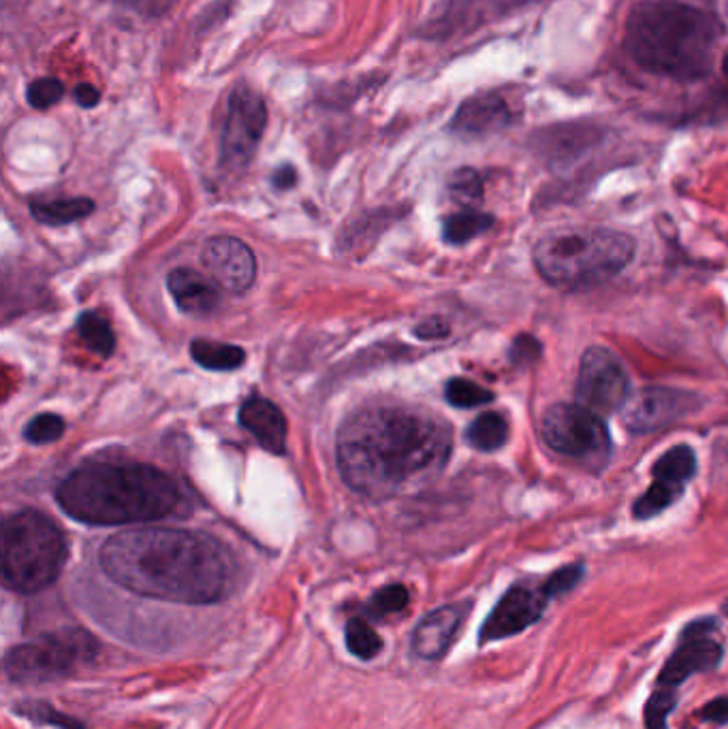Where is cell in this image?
Wrapping results in <instances>:
<instances>
[{"label": "cell", "instance_id": "6da1fadb", "mask_svg": "<svg viewBox=\"0 0 728 729\" xmlns=\"http://www.w3.org/2000/svg\"><path fill=\"white\" fill-rule=\"evenodd\" d=\"M451 446V429L432 414L399 406L372 408L340 429L337 468L353 490L389 499L436 476Z\"/></svg>", "mask_w": 728, "mask_h": 729}, {"label": "cell", "instance_id": "7a4b0ae2", "mask_svg": "<svg viewBox=\"0 0 728 729\" xmlns=\"http://www.w3.org/2000/svg\"><path fill=\"white\" fill-rule=\"evenodd\" d=\"M101 567L139 598L207 606L229 591V563L209 538L169 527L127 529L105 540Z\"/></svg>", "mask_w": 728, "mask_h": 729}, {"label": "cell", "instance_id": "3957f363", "mask_svg": "<svg viewBox=\"0 0 728 729\" xmlns=\"http://www.w3.org/2000/svg\"><path fill=\"white\" fill-rule=\"evenodd\" d=\"M59 506L86 525H131L165 519L182 501L165 472L141 463H90L63 481Z\"/></svg>", "mask_w": 728, "mask_h": 729}, {"label": "cell", "instance_id": "277c9868", "mask_svg": "<svg viewBox=\"0 0 728 729\" xmlns=\"http://www.w3.org/2000/svg\"><path fill=\"white\" fill-rule=\"evenodd\" d=\"M720 39L718 20L677 0H646L626 24V48L646 71L675 81H694L712 71Z\"/></svg>", "mask_w": 728, "mask_h": 729}, {"label": "cell", "instance_id": "5b68a950", "mask_svg": "<svg viewBox=\"0 0 728 729\" xmlns=\"http://www.w3.org/2000/svg\"><path fill=\"white\" fill-rule=\"evenodd\" d=\"M637 243L615 229L566 227L545 233L534 245L538 276L558 291H586L628 267Z\"/></svg>", "mask_w": 728, "mask_h": 729}, {"label": "cell", "instance_id": "8992f818", "mask_svg": "<svg viewBox=\"0 0 728 729\" xmlns=\"http://www.w3.org/2000/svg\"><path fill=\"white\" fill-rule=\"evenodd\" d=\"M68 547L63 529L37 510H20L2 525V583L17 593H39L56 583Z\"/></svg>", "mask_w": 728, "mask_h": 729}, {"label": "cell", "instance_id": "52a82bcc", "mask_svg": "<svg viewBox=\"0 0 728 729\" xmlns=\"http://www.w3.org/2000/svg\"><path fill=\"white\" fill-rule=\"evenodd\" d=\"M97 653L99 644L88 631L61 629L11 649L4 657V674L22 685L52 682L84 668Z\"/></svg>", "mask_w": 728, "mask_h": 729}, {"label": "cell", "instance_id": "ba28073f", "mask_svg": "<svg viewBox=\"0 0 728 729\" xmlns=\"http://www.w3.org/2000/svg\"><path fill=\"white\" fill-rule=\"evenodd\" d=\"M540 439L558 455L577 461H602L611 439L600 414L579 404L549 406L538 423Z\"/></svg>", "mask_w": 728, "mask_h": 729}, {"label": "cell", "instance_id": "9c48e42d", "mask_svg": "<svg viewBox=\"0 0 728 729\" xmlns=\"http://www.w3.org/2000/svg\"><path fill=\"white\" fill-rule=\"evenodd\" d=\"M628 397L630 378L620 357L604 346L588 348L579 363L575 404L602 417L620 412Z\"/></svg>", "mask_w": 728, "mask_h": 729}, {"label": "cell", "instance_id": "30bf717a", "mask_svg": "<svg viewBox=\"0 0 728 729\" xmlns=\"http://www.w3.org/2000/svg\"><path fill=\"white\" fill-rule=\"evenodd\" d=\"M716 629L718 621L714 616H701L688 623L659 672L656 687L677 691L690 676L718 668L725 660V647L716 640Z\"/></svg>", "mask_w": 728, "mask_h": 729}, {"label": "cell", "instance_id": "8fae6325", "mask_svg": "<svg viewBox=\"0 0 728 729\" xmlns=\"http://www.w3.org/2000/svg\"><path fill=\"white\" fill-rule=\"evenodd\" d=\"M699 408L701 399L694 393L668 386H646L633 393L620 412L628 431L648 435L675 425Z\"/></svg>", "mask_w": 728, "mask_h": 729}, {"label": "cell", "instance_id": "7c38bea8", "mask_svg": "<svg viewBox=\"0 0 728 729\" xmlns=\"http://www.w3.org/2000/svg\"><path fill=\"white\" fill-rule=\"evenodd\" d=\"M264 99L251 88H238L229 101V114L222 132V161L227 167L242 169L251 163L264 135Z\"/></svg>", "mask_w": 728, "mask_h": 729}, {"label": "cell", "instance_id": "4fadbf2b", "mask_svg": "<svg viewBox=\"0 0 728 729\" xmlns=\"http://www.w3.org/2000/svg\"><path fill=\"white\" fill-rule=\"evenodd\" d=\"M549 600L551 598L547 596L542 583L538 587L526 583L513 585L481 625L478 644L487 647L491 642H500L526 631L540 621Z\"/></svg>", "mask_w": 728, "mask_h": 729}, {"label": "cell", "instance_id": "5bb4252c", "mask_svg": "<svg viewBox=\"0 0 728 729\" xmlns=\"http://www.w3.org/2000/svg\"><path fill=\"white\" fill-rule=\"evenodd\" d=\"M203 265L209 278L229 293H246L257 278L253 250L235 238H212L203 247Z\"/></svg>", "mask_w": 728, "mask_h": 729}, {"label": "cell", "instance_id": "9a60e30c", "mask_svg": "<svg viewBox=\"0 0 728 729\" xmlns=\"http://www.w3.org/2000/svg\"><path fill=\"white\" fill-rule=\"evenodd\" d=\"M465 614V604H449L430 612L412 631V653L425 662L443 660L456 642Z\"/></svg>", "mask_w": 728, "mask_h": 729}, {"label": "cell", "instance_id": "2e32d148", "mask_svg": "<svg viewBox=\"0 0 728 729\" xmlns=\"http://www.w3.org/2000/svg\"><path fill=\"white\" fill-rule=\"evenodd\" d=\"M240 425L271 455H284L286 450V421L278 406L264 397H251L240 408Z\"/></svg>", "mask_w": 728, "mask_h": 729}, {"label": "cell", "instance_id": "e0dca14e", "mask_svg": "<svg viewBox=\"0 0 728 729\" xmlns=\"http://www.w3.org/2000/svg\"><path fill=\"white\" fill-rule=\"evenodd\" d=\"M167 286L176 305L187 314H209L220 304L218 284L195 269H174L167 278Z\"/></svg>", "mask_w": 728, "mask_h": 729}, {"label": "cell", "instance_id": "ac0fdd59", "mask_svg": "<svg viewBox=\"0 0 728 729\" xmlns=\"http://www.w3.org/2000/svg\"><path fill=\"white\" fill-rule=\"evenodd\" d=\"M507 107L500 99H474L463 105L456 118V130L463 135H485L507 124Z\"/></svg>", "mask_w": 728, "mask_h": 729}, {"label": "cell", "instance_id": "d6986e66", "mask_svg": "<svg viewBox=\"0 0 728 729\" xmlns=\"http://www.w3.org/2000/svg\"><path fill=\"white\" fill-rule=\"evenodd\" d=\"M92 209H94V203L90 199H84V196L35 201L30 205L33 218H37L43 225H52V227H63V225L77 222V220L90 216Z\"/></svg>", "mask_w": 728, "mask_h": 729}, {"label": "cell", "instance_id": "ffe728a7", "mask_svg": "<svg viewBox=\"0 0 728 729\" xmlns=\"http://www.w3.org/2000/svg\"><path fill=\"white\" fill-rule=\"evenodd\" d=\"M465 439L472 448L481 452H494L507 444L509 423L498 412H485L476 417L465 429Z\"/></svg>", "mask_w": 728, "mask_h": 729}, {"label": "cell", "instance_id": "44dd1931", "mask_svg": "<svg viewBox=\"0 0 728 729\" xmlns=\"http://www.w3.org/2000/svg\"><path fill=\"white\" fill-rule=\"evenodd\" d=\"M694 472H697V455L686 444L668 448L654 463V470H652L654 481L684 486L694 476Z\"/></svg>", "mask_w": 728, "mask_h": 729}, {"label": "cell", "instance_id": "7402d4cb", "mask_svg": "<svg viewBox=\"0 0 728 729\" xmlns=\"http://www.w3.org/2000/svg\"><path fill=\"white\" fill-rule=\"evenodd\" d=\"M191 355L195 363L212 371H233L246 361V353L240 346L212 340H195L191 346Z\"/></svg>", "mask_w": 728, "mask_h": 729}, {"label": "cell", "instance_id": "603a6c76", "mask_svg": "<svg viewBox=\"0 0 728 729\" xmlns=\"http://www.w3.org/2000/svg\"><path fill=\"white\" fill-rule=\"evenodd\" d=\"M77 333L86 342L88 350H92L94 355H99L103 359L114 355L116 335H114L105 316H101L97 311H84L77 318Z\"/></svg>", "mask_w": 728, "mask_h": 729}, {"label": "cell", "instance_id": "cb8c5ba5", "mask_svg": "<svg viewBox=\"0 0 728 729\" xmlns=\"http://www.w3.org/2000/svg\"><path fill=\"white\" fill-rule=\"evenodd\" d=\"M494 225V218L476 212V209H463L454 216H449L443 225V238L445 242L460 245V243L470 242L483 233H487Z\"/></svg>", "mask_w": 728, "mask_h": 729}, {"label": "cell", "instance_id": "d4e9b609", "mask_svg": "<svg viewBox=\"0 0 728 729\" xmlns=\"http://www.w3.org/2000/svg\"><path fill=\"white\" fill-rule=\"evenodd\" d=\"M684 488H686L684 485L654 481L652 486L635 501V506H633L635 519L637 521H650V519L659 516L684 495Z\"/></svg>", "mask_w": 728, "mask_h": 729}, {"label": "cell", "instance_id": "484cf974", "mask_svg": "<svg viewBox=\"0 0 728 729\" xmlns=\"http://www.w3.org/2000/svg\"><path fill=\"white\" fill-rule=\"evenodd\" d=\"M344 638H346V649L363 660V662H370L374 660L376 655H381L383 651V638L379 636V631L363 618H350L346 623V629H344Z\"/></svg>", "mask_w": 728, "mask_h": 729}, {"label": "cell", "instance_id": "4316f807", "mask_svg": "<svg viewBox=\"0 0 728 729\" xmlns=\"http://www.w3.org/2000/svg\"><path fill=\"white\" fill-rule=\"evenodd\" d=\"M445 395H447V401L456 408H478V406H485L494 399V393L483 388L481 384L472 382V380H465V378H454L447 382V388H445Z\"/></svg>", "mask_w": 728, "mask_h": 729}, {"label": "cell", "instance_id": "83f0119b", "mask_svg": "<svg viewBox=\"0 0 728 729\" xmlns=\"http://www.w3.org/2000/svg\"><path fill=\"white\" fill-rule=\"evenodd\" d=\"M677 706V691L656 687L643 708V726L646 729H668V715Z\"/></svg>", "mask_w": 728, "mask_h": 729}, {"label": "cell", "instance_id": "f1b7e54d", "mask_svg": "<svg viewBox=\"0 0 728 729\" xmlns=\"http://www.w3.org/2000/svg\"><path fill=\"white\" fill-rule=\"evenodd\" d=\"M586 576V567L584 563H569L560 570H555L553 574H549L545 580H542V587L547 591V596L551 600L555 598H562L566 593H571Z\"/></svg>", "mask_w": 728, "mask_h": 729}, {"label": "cell", "instance_id": "f546056e", "mask_svg": "<svg viewBox=\"0 0 728 729\" xmlns=\"http://www.w3.org/2000/svg\"><path fill=\"white\" fill-rule=\"evenodd\" d=\"M65 421L59 414H39L26 425L24 437L30 444H39V446L52 444L65 435Z\"/></svg>", "mask_w": 728, "mask_h": 729}, {"label": "cell", "instance_id": "4dcf8cb0", "mask_svg": "<svg viewBox=\"0 0 728 729\" xmlns=\"http://www.w3.org/2000/svg\"><path fill=\"white\" fill-rule=\"evenodd\" d=\"M449 192H451V199L456 203H460L465 209H472V205L478 203L481 194H483L481 178L470 169H462L451 178Z\"/></svg>", "mask_w": 728, "mask_h": 729}, {"label": "cell", "instance_id": "1f68e13d", "mask_svg": "<svg viewBox=\"0 0 728 729\" xmlns=\"http://www.w3.org/2000/svg\"><path fill=\"white\" fill-rule=\"evenodd\" d=\"M408 589L404 585H389L383 587L381 591H376L370 600V612L376 616H387V614H396L401 612L404 608L408 606Z\"/></svg>", "mask_w": 728, "mask_h": 729}, {"label": "cell", "instance_id": "d6a6232c", "mask_svg": "<svg viewBox=\"0 0 728 729\" xmlns=\"http://www.w3.org/2000/svg\"><path fill=\"white\" fill-rule=\"evenodd\" d=\"M63 94H65L63 84L56 81V79H48V77L46 79H37L28 88V101L37 110H48V107L56 105Z\"/></svg>", "mask_w": 728, "mask_h": 729}, {"label": "cell", "instance_id": "836d02e7", "mask_svg": "<svg viewBox=\"0 0 728 729\" xmlns=\"http://www.w3.org/2000/svg\"><path fill=\"white\" fill-rule=\"evenodd\" d=\"M540 357V344L532 335H520L511 346V361L515 364L534 363Z\"/></svg>", "mask_w": 728, "mask_h": 729}, {"label": "cell", "instance_id": "e575fe53", "mask_svg": "<svg viewBox=\"0 0 728 729\" xmlns=\"http://www.w3.org/2000/svg\"><path fill=\"white\" fill-rule=\"evenodd\" d=\"M699 719L716 724V726H725L728 724V698L720 695L712 702H707L701 711H699Z\"/></svg>", "mask_w": 728, "mask_h": 729}, {"label": "cell", "instance_id": "d590c367", "mask_svg": "<svg viewBox=\"0 0 728 729\" xmlns=\"http://www.w3.org/2000/svg\"><path fill=\"white\" fill-rule=\"evenodd\" d=\"M26 717H33V719H39V721H48V724H54L56 728L61 729H84L79 728L75 721H71V719H65V717H59V713H54L52 708H48V706H30L26 713H24Z\"/></svg>", "mask_w": 728, "mask_h": 729}, {"label": "cell", "instance_id": "8d00e7d4", "mask_svg": "<svg viewBox=\"0 0 728 729\" xmlns=\"http://www.w3.org/2000/svg\"><path fill=\"white\" fill-rule=\"evenodd\" d=\"M447 331H449V327L438 318H432V320L417 327V335L421 340H438V337H445Z\"/></svg>", "mask_w": 728, "mask_h": 729}, {"label": "cell", "instance_id": "74e56055", "mask_svg": "<svg viewBox=\"0 0 728 729\" xmlns=\"http://www.w3.org/2000/svg\"><path fill=\"white\" fill-rule=\"evenodd\" d=\"M75 97H77L79 105H84V107H92V105H97V101H99L101 94H99L92 86H79L77 92H75Z\"/></svg>", "mask_w": 728, "mask_h": 729}, {"label": "cell", "instance_id": "f35d334b", "mask_svg": "<svg viewBox=\"0 0 728 729\" xmlns=\"http://www.w3.org/2000/svg\"><path fill=\"white\" fill-rule=\"evenodd\" d=\"M273 183H276V188H280V190L291 188V186L295 183V171H293L291 167H282V169H278L276 176H273Z\"/></svg>", "mask_w": 728, "mask_h": 729}, {"label": "cell", "instance_id": "ab89813d", "mask_svg": "<svg viewBox=\"0 0 728 729\" xmlns=\"http://www.w3.org/2000/svg\"><path fill=\"white\" fill-rule=\"evenodd\" d=\"M125 2H129L135 9H148V11H156L169 4V0H125Z\"/></svg>", "mask_w": 728, "mask_h": 729}, {"label": "cell", "instance_id": "60d3db41", "mask_svg": "<svg viewBox=\"0 0 728 729\" xmlns=\"http://www.w3.org/2000/svg\"><path fill=\"white\" fill-rule=\"evenodd\" d=\"M723 612H725V614L728 616V600L725 602V604H723Z\"/></svg>", "mask_w": 728, "mask_h": 729}]
</instances>
